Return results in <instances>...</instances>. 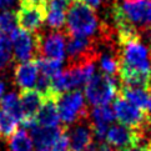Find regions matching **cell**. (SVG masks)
<instances>
[{"label":"cell","instance_id":"6da1fadb","mask_svg":"<svg viewBox=\"0 0 151 151\" xmlns=\"http://www.w3.org/2000/svg\"><path fill=\"white\" fill-rule=\"evenodd\" d=\"M119 81L130 76H151V56L141 39L119 42L117 47Z\"/></svg>","mask_w":151,"mask_h":151},{"label":"cell","instance_id":"7a4b0ae2","mask_svg":"<svg viewBox=\"0 0 151 151\" xmlns=\"http://www.w3.org/2000/svg\"><path fill=\"white\" fill-rule=\"evenodd\" d=\"M98 26H99L98 15H96L93 8L78 1V0L71 3L66 14L65 34L90 36L96 31Z\"/></svg>","mask_w":151,"mask_h":151},{"label":"cell","instance_id":"3957f363","mask_svg":"<svg viewBox=\"0 0 151 151\" xmlns=\"http://www.w3.org/2000/svg\"><path fill=\"white\" fill-rule=\"evenodd\" d=\"M56 100V106L60 120L66 125H74L81 120L90 117V112L85 104L84 95L80 90L68 91L59 95Z\"/></svg>","mask_w":151,"mask_h":151},{"label":"cell","instance_id":"277c9868","mask_svg":"<svg viewBox=\"0 0 151 151\" xmlns=\"http://www.w3.org/2000/svg\"><path fill=\"white\" fill-rule=\"evenodd\" d=\"M120 84L104 73L95 74L85 85V95L89 104L95 106L109 105V102L117 96Z\"/></svg>","mask_w":151,"mask_h":151},{"label":"cell","instance_id":"5b68a950","mask_svg":"<svg viewBox=\"0 0 151 151\" xmlns=\"http://www.w3.org/2000/svg\"><path fill=\"white\" fill-rule=\"evenodd\" d=\"M10 39L13 42L14 58L20 64L40 59L41 34L28 33L21 29H17L10 35Z\"/></svg>","mask_w":151,"mask_h":151},{"label":"cell","instance_id":"8992f818","mask_svg":"<svg viewBox=\"0 0 151 151\" xmlns=\"http://www.w3.org/2000/svg\"><path fill=\"white\" fill-rule=\"evenodd\" d=\"M114 110L117 121L121 125L130 127L132 130H141L146 125L150 117L147 111H144L139 107L134 106L121 96H116L114 101Z\"/></svg>","mask_w":151,"mask_h":151},{"label":"cell","instance_id":"52a82bcc","mask_svg":"<svg viewBox=\"0 0 151 151\" xmlns=\"http://www.w3.org/2000/svg\"><path fill=\"white\" fill-rule=\"evenodd\" d=\"M142 137V134L139 130H132L130 127L119 124V125H112L109 129L105 136V142L114 151H127L137 145Z\"/></svg>","mask_w":151,"mask_h":151},{"label":"cell","instance_id":"ba28073f","mask_svg":"<svg viewBox=\"0 0 151 151\" xmlns=\"http://www.w3.org/2000/svg\"><path fill=\"white\" fill-rule=\"evenodd\" d=\"M47 18V5L20 4L17 12V21L21 30L28 33H36Z\"/></svg>","mask_w":151,"mask_h":151},{"label":"cell","instance_id":"9c48e42d","mask_svg":"<svg viewBox=\"0 0 151 151\" xmlns=\"http://www.w3.org/2000/svg\"><path fill=\"white\" fill-rule=\"evenodd\" d=\"M94 130L90 117L68 127L69 151H86L94 144Z\"/></svg>","mask_w":151,"mask_h":151},{"label":"cell","instance_id":"30bf717a","mask_svg":"<svg viewBox=\"0 0 151 151\" xmlns=\"http://www.w3.org/2000/svg\"><path fill=\"white\" fill-rule=\"evenodd\" d=\"M122 8L137 30H151V0H124Z\"/></svg>","mask_w":151,"mask_h":151},{"label":"cell","instance_id":"8fae6325","mask_svg":"<svg viewBox=\"0 0 151 151\" xmlns=\"http://www.w3.org/2000/svg\"><path fill=\"white\" fill-rule=\"evenodd\" d=\"M21 110H23V125L31 129L36 125V116L39 114L45 98L35 89L20 91L19 95Z\"/></svg>","mask_w":151,"mask_h":151},{"label":"cell","instance_id":"7c38bea8","mask_svg":"<svg viewBox=\"0 0 151 151\" xmlns=\"http://www.w3.org/2000/svg\"><path fill=\"white\" fill-rule=\"evenodd\" d=\"M66 47V34L55 31L40 40V59H50V60L63 61L65 58Z\"/></svg>","mask_w":151,"mask_h":151},{"label":"cell","instance_id":"4fadbf2b","mask_svg":"<svg viewBox=\"0 0 151 151\" xmlns=\"http://www.w3.org/2000/svg\"><path fill=\"white\" fill-rule=\"evenodd\" d=\"M66 130H68V126L65 125L59 126L56 129H45V127H40L35 125L30 129L34 146H36V149L39 151L52 150L56 146L59 140L65 134Z\"/></svg>","mask_w":151,"mask_h":151},{"label":"cell","instance_id":"5bb4252c","mask_svg":"<svg viewBox=\"0 0 151 151\" xmlns=\"http://www.w3.org/2000/svg\"><path fill=\"white\" fill-rule=\"evenodd\" d=\"M116 115L114 107H110L109 105H102V106H95L90 115V122L93 126V130L95 136L99 140H102L109 129L110 125L115 121Z\"/></svg>","mask_w":151,"mask_h":151},{"label":"cell","instance_id":"9a60e30c","mask_svg":"<svg viewBox=\"0 0 151 151\" xmlns=\"http://www.w3.org/2000/svg\"><path fill=\"white\" fill-rule=\"evenodd\" d=\"M39 65L37 60H30L26 63H21L14 70V80L15 84L20 89V91L31 90L36 86L39 79Z\"/></svg>","mask_w":151,"mask_h":151},{"label":"cell","instance_id":"2e32d148","mask_svg":"<svg viewBox=\"0 0 151 151\" xmlns=\"http://www.w3.org/2000/svg\"><path fill=\"white\" fill-rule=\"evenodd\" d=\"M71 0H47V25L52 30H60L65 25L66 14Z\"/></svg>","mask_w":151,"mask_h":151},{"label":"cell","instance_id":"e0dca14e","mask_svg":"<svg viewBox=\"0 0 151 151\" xmlns=\"http://www.w3.org/2000/svg\"><path fill=\"white\" fill-rule=\"evenodd\" d=\"M60 121L55 98H45L44 104L36 116V125L45 129H56L60 126Z\"/></svg>","mask_w":151,"mask_h":151},{"label":"cell","instance_id":"ac0fdd59","mask_svg":"<svg viewBox=\"0 0 151 151\" xmlns=\"http://www.w3.org/2000/svg\"><path fill=\"white\" fill-rule=\"evenodd\" d=\"M117 96H121L122 99H125L139 109L147 111L151 98V90L141 88H130V86H120Z\"/></svg>","mask_w":151,"mask_h":151},{"label":"cell","instance_id":"d6986e66","mask_svg":"<svg viewBox=\"0 0 151 151\" xmlns=\"http://www.w3.org/2000/svg\"><path fill=\"white\" fill-rule=\"evenodd\" d=\"M34 141L31 135L25 130H18L13 136L9 137L8 141V151H33Z\"/></svg>","mask_w":151,"mask_h":151},{"label":"cell","instance_id":"ffe728a7","mask_svg":"<svg viewBox=\"0 0 151 151\" xmlns=\"http://www.w3.org/2000/svg\"><path fill=\"white\" fill-rule=\"evenodd\" d=\"M0 107L18 121H23V110H21L19 95L17 93H9L5 95L0 102Z\"/></svg>","mask_w":151,"mask_h":151},{"label":"cell","instance_id":"44dd1931","mask_svg":"<svg viewBox=\"0 0 151 151\" xmlns=\"http://www.w3.org/2000/svg\"><path fill=\"white\" fill-rule=\"evenodd\" d=\"M18 120L0 107V136L10 137L18 131Z\"/></svg>","mask_w":151,"mask_h":151},{"label":"cell","instance_id":"7402d4cb","mask_svg":"<svg viewBox=\"0 0 151 151\" xmlns=\"http://www.w3.org/2000/svg\"><path fill=\"white\" fill-rule=\"evenodd\" d=\"M13 59V42L8 35L0 34V71L10 64Z\"/></svg>","mask_w":151,"mask_h":151},{"label":"cell","instance_id":"603a6c76","mask_svg":"<svg viewBox=\"0 0 151 151\" xmlns=\"http://www.w3.org/2000/svg\"><path fill=\"white\" fill-rule=\"evenodd\" d=\"M17 13L12 10H4L0 13V34L12 35L17 30Z\"/></svg>","mask_w":151,"mask_h":151},{"label":"cell","instance_id":"cb8c5ba5","mask_svg":"<svg viewBox=\"0 0 151 151\" xmlns=\"http://www.w3.org/2000/svg\"><path fill=\"white\" fill-rule=\"evenodd\" d=\"M37 65H39L40 74L45 75L49 79H54L56 75L60 74L61 70V61L59 60H50V59H37Z\"/></svg>","mask_w":151,"mask_h":151},{"label":"cell","instance_id":"d4e9b609","mask_svg":"<svg viewBox=\"0 0 151 151\" xmlns=\"http://www.w3.org/2000/svg\"><path fill=\"white\" fill-rule=\"evenodd\" d=\"M127 151H150L149 150V142L145 140V137H142V140L137 145H135V146H132Z\"/></svg>","mask_w":151,"mask_h":151},{"label":"cell","instance_id":"484cf974","mask_svg":"<svg viewBox=\"0 0 151 151\" xmlns=\"http://www.w3.org/2000/svg\"><path fill=\"white\" fill-rule=\"evenodd\" d=\"M78 1H80V3L85 4V5H88V6H90V8L95 9V8H98L99 5L101 4L102 0H78Z\"/></svg>","mask_w":151,"mask_h":151},{"label":"cell","instance_id":"4316f807","mask_svg":"<svg viewBox=\"0 0 151 151\" xmlns=\"http://www.w3.org/2000/svg\"><path fill=\"white\" fill-rule=\"evenodd\" d=\"M20 4H35V5H47V0H20Z\"/></svg>","mask_w":151,"mask_h":151},{"label":"cell","instance_id":"83f0119b","mask_svg":"<svg viewBox=\"0 0 151 151\" xmlns=\"http://www.w3.org/2000/svg\"><path fill=\"white\" fill-rule=\"evenodd\" d=\"M14 3V0H0V9H5L10 6Z\"/></svg>","mask_w":151,"mask_h":151},{"label":"cell","instance_id":"f1b7e54d","mask_svg":"<svg viewBox=\"0 0 151 151\" xmlns=\"http://www.w3.org/2000/svg\"><path fill=\"white\" fill-rule=\"evenodd\" d=\"M4 93H5V84L4 81H0V102H1L3 98H4Z\"/></svg>","mask_w":151,"mask_h":151},{"label":"cell","instance_id":"f546056e","mask_svg":"<svg viewBox=\"0 0 151 151\" xmlns=\"http://www.w3.org/2000/svg\"><path fill=\"white\" fill-rule=\"evenodd\" d=\"M149 42H150V56H151V36H150V39H149Z\"/></svg>","mask_w":151,"mask_h":151},{"label":"cell","instance_id":"4dcf8cb0","mask_svg":"<svg viewBox=\"0 0 151 151\" xmlns=\"http://www.w3.org/2000/svg\"><path fill=\"white\" fill-rule=\"evenodd\" d=\"M149 150L151 151V140H150V141H149Z\"/></svg>","mask_w":151,"mask_h":151},{"label":"cell","instance_id":"1f68e13d","mask_svg":"<svg viewBox=\"0 0 151 151\" xmlns=\"http://www.w3.org/2000/svg\"><path fill=\"white\" fill-rule=\"evenodd\" d=\"M45 151H54V150H45Z\"/></svg>","mask_w":151,"mask_h":151}]
</instances>
